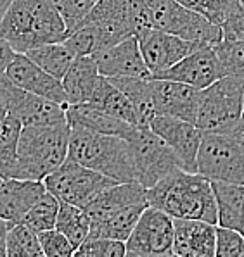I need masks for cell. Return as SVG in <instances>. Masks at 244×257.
I'll use <instances>...</instances> for the list:
<instances>
[{
	"instance_id": "1",
	"label": "cell",
	"mask_w": 244,
	"mask_h": 257,
	"mask_svg": "<svg viewBox=\"0 0 244 257\" xmlns=\"http://www.w3.org/2000/svg\"><path fill=\"white\" fill-rule=\"evenodd\" d=\"M147 204L172 217L218 223L211 180L199 173L177 169L145 190Z\"/></svg>"
},
{
	"instance_id": "2",
	"label": "cell",
	"mask_w": 244,
	"mask_h": 257,
	"mask_svg": "<svg viewBox=\"0 0 244 257\" xmlns=\"http://www.w3.org/2000/svg\"><path fill=\"white\" fill-rule=\"evenodd\" d=\"M0 37L14 52L25 54L45 43L64 42L68 28L49 0H13L0 25Z\"/></svg>"
},
{
	"instance_id": "3",
	"label": "cell",
	"mask_w": 244,
	"mask_h": 257,
	"mask_svg": "<svg viewBox=\"0 0 244 257\" xmlns=\"http://www.w3.org/2000/svg\"><path fill=\"white\" fill-rule=\"evenodd\" d=\"M68 157L118 183L137 181L132 150L125 137L69 128Z\"/></svg>"
},
{
	"instance_id": "4",
	"label": "cell",
	"mask_w": 244,
	"mask_h": 257,
	"mask_svg": "<svg viewBox=\"0 0 244 257\" xmlns=\"http://www.w3.org/2000/svg\"><path fill=\"white\" fill-rule=\"evenodd\" d=\"M68 121L57 124L23 126L13 178L43 181V178L68 159Z\"/></svg>"
},
{
	"instance_id": "5",
	"label": "cell",
	"mask_w": 244,
	"mask_h": 257,
	"mask_svg": "<svg viewBox=\"0 0 244 257\" xmlns=\"http://www.w3.org/2000/svg\"><path fill=\"white\" fill-rule=\"evenodd\" d=\"M80 25L96 28L101 49L130 37H139L144 30L151 28L147 0H97Z\"/></svg>"
},
{
	"instance_id": "6",
	"label": "cell",
	"mask_w": 244,
	"mask_h": 257,
	"mask_svg": "<svg viewBox=\"0 0 244 257\" xmlns=\"http://www.w3.org/2000/svg\"><path fill=\"white\" fill-rule=\"evenodd\" d=\"M244 105V76L225 74L201 90L194 124L201 132L229 133L241 122Z\"/></svg>"
},
{
	"instance_id": "7",
	"label": "cell",
	"mask_w": 244,
	"mask_h": 257,
	"mask_svg": "<svg viewBox=\"0 0 244 257\" xmlns=\"http://www.w3.org/2000/svg\"><path fill=\"white\" fill-rule=\"evenodd\" d=\"M125 138L128 140L132 150L137 181L145 190L170 173L182 169L179 156L149 126H133V130Z\"/></svg>"
},
{
	"instance_id": "8",
	"label": "cell",
	"mask_w": 244,
	"mask_h": 257,
	"mask_svg": "<svg viewBox=\"0 0 244 257\" xmlns=\"http://www.w3.org/2000/svg\"><path fill=\"white\" fill-rule=\"evenodd\" d=\"M151 26L177 35L184 40L216 45L222 42V30L204 16L189 9L179 0H147Z\"/></svg>"
},
{
	"instance_id": "9",
	"label": "cell",
	"mask_w": 244,
	"mask_h": 257,
	"mask_svg": "<svg viewBox=\"0 0 244 257\" xmlns=\"http://www.w3.org/2000/svg\"><path fill=\"white\" fill-rule=\"evenodd\" d=\"M196 164L211 181L244 185V150L230 133L203 132Z\"/></svg>"
},
{
	"instance_id": "10",
	"label": "cell",
	"mask_w": 244,
	"mask_h": 257,
	"mask_svg": "<svg viewBox=\"0 0 244 257\" xmlns=\"http://www.w3.org/2000/svg\"><path fill=\"white\" fill-rule=\"evenodd\" d=\"M118 181L74 163L68 157L57 169L43 178L47 192L57 197L61 202H68L84 209L108 187Z\"/></svg>"
},
{
	"instance_id": "11",
	"label": "cell",
	"mask_w": 244,
	"mask_h": 257,
	"mask_svg": "<svg viewBox=\"0 0 244 257\" xmlns=\"http://www.w3.org/2000/svg\"><path fill=\"white\" fill-rule=\"evenodd\" d=\"M173 217L152 205L142 211L135 228L127 238V255L133 257H172L173 255Z\"/></svg>"
},
{
	"instance_id": "12",
	"label": "cell",
	"mask_w": 244,
	"mask_h": 257,
	"mask_svg": "<svg viewBox=\"0 0 244 257\" xmlns=\"http://www.w3.org/2000/svg\"><path fill=\"white\" fill-rule=\"evenodd\" d=\"M0 93L7 114L16 117L23 126L57 124L66 122V105L14 85L6 74L0 76Z\"/></svg>"
},
{
	"instance_id": "13",
	"label": "cell",
	"mask_w": 244,
	"mask_h": 257,
	"mask_svg": "<svg viewBox=\"0 0 244 257\" xmlns=\"http://www.w3.org/2000/svg\"><path fill=\"white\" fill-rule=\"evenodd\" d=\"M222 62L213 45H201L194 52L180 59L172 68L161 71L152 78H163V80H173L191 85L198 90H204L213 85L216 80L225 76Z\"/></svg>"
},
{
	"instance_id": "14",
	"label": "cell",
	"mask_w": 244,
	"mask_h": 257,
	"mask_svg": "<svg viewBox=\"0 0 244 257\" xmlns=\"http://www.w3.org/2000/svg\"><path fill=\"white\" fill-rule=\"evenodd\" d=\"M137 38H139L140 54L144 57L145 66L151 71V76L172 68L180 59L204 45V43L184 40L177 35L156 30L152 26L144 30Z\"/></svg>"
},
{
	"instance_id": "15",
	"label": "cell",
	"mask_w": 244,
	"mask_h": 257,
	"mask_svg": "<svg viewBox=\"0 0 244 257\" xmlns=\"http://www.w3.org/2000/svg\"><path fill=\"white\" fill-rule=\"evenodd\" d=\"M149 128L163 138L179 156L182 169L191 173H198V150L201 145L203 132L191 121L179 119L173 116L156 114L149 122Z\"/></svg>"
},
{
	"instance_id": "16",
	"label": "cell",
	"mask_w": 244,
	"mask_h": 257,
	"mask_svg": "<svg viewBox=\"0 0 244 257\" xmlns=\"http://www.w3.org/2000/svg\"><path fill=\"white\" fill-rule=\"evenodd\" d=\"M152 107L156 114L173 116L194 122L199 107L201 90L191 85L163 78H149Z\"/></svg>"
},
{
	"instance_id": "17",
	"label": "cell",
	"mask_w": 244,
	"mask_h": 257,
	"mask_svg": "<svg viewBox=\"0 0 244 257\" xmlns=\"http://www.w3.org/2000/svg\"><path fill=\"white\" fill-rule=\"evenodd\" d=\"M92 57L96 59L99 73L106 78H151V71L144 62L137 37L101 49Z\"/></svg>"
},
{
	"instance_id": "18",
	"label": "cell",
	"mask_w": 244,
	"mask_h": 257,
	"mask_svg": "<svg viewBox=\"0 0 244 257\" xmlns=\"http://www.w3.org/2000/svg\"><path fill=\"white\" fill-rule=\"evenodd\" d=\"M6 76L14 85L21 86L28 92L42 95V97L50 98L59 104H66V93L61 80L43 71L26 54L16 52L14 59L6 69Z\"/></svg>"
},
{
	"instance_id": "19",
	"label": "cell",
	"mask_w": 244,
	"mask_h": 257,
	"mask_svg": "<svg viewBox=\"0 0 244 257\" xmlns=\"http://www.w3.org/2000/svg\"><path fill=\"white\" fill-rule=\"evenodd\" d=\"M173 255L215 257L216 224L201 219L173 217Z\"/></svg>"
},
{
	"instance_id": "20",
	"label": "cell",
	"mask_w": 244,
	"mask_h": 257,
	"mask_svg": "<svg viewBox=\"0 0 244 257\" xmlns=\"http://www.w3.org/2000/svg\"><path fill=\"white\" fill-rule=\"evenodd\" d=\"M45 192L43 181L7 178L0 187V217L9 223H21L26 212Z\"/></svg>"
},
{
	"instance_id": "21",
	"label": "cell",
	"mask_w": 244,
	"mask_h": 257,
	"mask_svg": "<svg viewBox=\"0 0 244 257\" xmlns=\"http://www.w3.org/2000/svg\"><path fill=\"white\" fill-rule=\"evenodd\" d=\"M66 121L69 128H84L89 132L106 133V135L127 137L133 130L130 122L118 119L90 102L66 105Z\"/></svg>"
},
{
	"instance_id": "22",
	"label": "cell",
	"mask_w": 244,
	"mask_h": 257,
	"mask_svg": "<svg viewBox=\"0 0 244 257\" xmlns=\"http://www.w3.org/2000/svg\"><path fill=\"white\" fill-rule=\"evenodd\" d=\"M101 73L92 55L74 57L69 69L61 78L62 88L66 93V104H84L90 102L92 93L99 83Z\"/></svg>"
},
{
	"instance_id": "23",
	"label": "cell",
	"mask_w": 244,
	"mask_h": 257,
	"mask_svg": "<svg viewBox=\"0 0 244 257\" xmlns=\"http://www.w3.org/2000/svg\"><path fill=\"white\" fill-rule=\"evenodd\" d=\"M216 199L218 226H225L244 235V185L211 181Z\"/></svg>"
},
{
	"instance_id": "24",
	"label": "cell",
	"mask_w": 244,
	"mask_h": 257,
	"mask_svg": "<svg viewBox=\"0 0 244 257\" xmlns=\"http://www.w3.org/2000/svg\"><path fill=\"white\" fill-rule=\"evenodd\" d=\"M90 104L97 105L99 109L106 110L118 119L130 122L132 126H140L139 112H137L135 105L132 104V100L109 78L102 76V74L92 93Z\"/></svg>"
},
{
	"instance_id": "25",
	"label": "cell",
	"mask_w": 244,
	"mask_h": 257,
	"mask_svg": "<svg viewBox=\"0 0 244 257\" xmlns=\"http://www.w3.org/2000/svg\"><path fill=\"white\" fill-rule=\"evenodd\" d=\"M149 204H132L123 209L111 212L109 216L97 221H90L89 236H102V238H113L127 242L130 233L135 228L140 214Z\"/></svg>"
},
{
	"instance_id": "26",
	"label": "cell",
	"mask_w": 244,
	"mask_h": 257,
	"mask_svg": "<svg viewBox=\"0 0 244 257\" xmlns=\"http://www.w3.org/2000/svg\"><path fill=\"white\" fill-rule=\"evenodd\" d=\"M35 64H38L43 71H47L49 74L56 76L57 80H61L66 74V71L69 69L71 62L74 61V55L71 50L68 49L64 42H54V43H45V45L35 47L25 52Z\"/></svg>"
},
{
	"instance_id": "27",
	"label": "cell",
	"mask_w": 244,
	"mask_h": 257,
	"mask_svg": "<svg viewBox=\"0 0 244 257\" xmlns=\"http://www.w3.org/2000/svg\"><path fill=\"white\" fill-rule=\"evenodd\" d=\"M118 88L121 90L135 105L137 112L140 117V126H149L152 117L156 116L154 107H152L151 98V85L149 78H130V76H120V78H109Z\"/></svg>"
},
{
	"instance_id": "28",
	"label": "cell",
	"mask_w": 244,
	"mask_h": 257,
	"mask_svg": "<svg viewBox=\"0 0 244 257\" xmlns=\"http://www.w3.org/2000/svg\"><path fill=\"white\" fill-rule=\"evenodd\" d=\"M56 228L61 233H64L66 238L71 242L76 250L90 233V219L87 212L78 205L61 202L59 200V212L56 219Z\"/></svg>"
},
{
	"instance_id": "29",
	"label": "cell",
	"mask_w": 244,
	"mask_h": 257,
	"mask_svg": "<svg viewBox=\"0 0 244 257\" xmlns=\"http://www.w3.org/2000/svg\"><path fill=\"white\" fill-rule=\"evenodd\" d=\"M21 128L23 124L11 114H6V117L0 122V176L4 180L14 176Z\"/></svg>"
},
{
	"instance_id": "30",
	"label": "cell",
	"mask_w": 244,
	"mask_h": 257,
	"mask_svg": "<svg viewBox=\"0 0 244 257\" xmlns=\"http://www.w3.org/2000/svg\"><path fill=\"white\" fill-rule=\"evenodd\" d=\"M7 257H43L38 233L25 223H11L7 231Z\"/></svg>"
},
{
	"instance_id": "31",
	"label": "cell",
	"mask_w": 244,
	"mask_h": 257,
	"mask_svg": "<svg viewBox=\"0 0 244 257\" xmlns=\"http://www.w3.org/2000/svg\"><path fill=\"white\" fill-rule=\"evenodd\" d=\"M57 212H59V199L54 197L50 192H45L33 204V207L26 212L21 223L28 224L37 233H40L50 230V228H56Z\"/></svg>"
},
{
	"instance_id": "32",
	"label": "cell",
	"mask_w": 244,
	"mask_h": 257,
	"mask_svg": "<svg viewBox=\"0 0 244 257\" xmlns=\"http://www.w3.org/2000/svg\"><path fill=\"white\" fill-rule=\"evenodd\" d=\"M78 257H123L127 255V245L121 240L87 236L85 242L74 250Z\"/></svg>"
},
{
	"instance_id": "33",
	"label": "cell",
	"mask_w": 244,
	"mask_h": 257,
	"mask_svg": "<svg viewBox=\"0 0 244 257\" xmlns=\"http://www.w3.org/2000/svg\"><path fill=\"white\" fill-rule=\"evenodd\" d=\"M64 43L76 57L78 55H94L101 50L97 31L90 25H80L73 31H69L68 37L64 38Z\"/></svg>"
},
{
	"instance_id": "34",
	"label": "cell",
	"mask_w": 244,
	"mask_h": 257,
	"mask_svg": "<svg viewBox=\"0 0 244 257\" xmlns=\"http://www.w3.org/2000/svg\"><path fill=\"white\" fill-rule=\"evenodd\" d=\"M215 50L227 74L244 76V40H222Z\"/></svg>"
},
{
	"instance_id": "35",
	"label": "cell",
	"mask_w": 244,
	"mask_h": 257,
	"mask_svg": "<svg viewBox=\"0 0 244 257\" xmlns=\"http://www.w3.org/2000/svg\"><path fill=\"white\" fill-rule=\"evenodd\" d=\"M49 2L64 19L69 33L74 28L80 26V23L87 18V14L94 9L97 0H49Z\"/></svg>"
},
{
	"instance_id": "36",
	"label": "cell",
	"mask_w": 244,
	"mask_h": 257,
	"mask_svg": "<svg viewBox=\"0 0 244 257\" xmlns=\"http://www.w3.org/2000/svg\"><path fill=\"white\" fill-rule=\"evenodd\" d=\"M179 2L184 4L189 9L204 16L213 25L220 26L230 7L235 6L237 2H241V0H179Z\"/></svg>"
},
{
	"instance_id": "37",
	"label": "cell",
	"mask_w": 244,
	"mask_h": 257,
	"mask_svg": "<svg viewBox=\"0 0 244 257\" xmlns=\"http://www.w3.org/2000/svg\"><path fill=\"white\" fill-rule=\"evenodd\" d=\"M40 247L43 252V257H69L74 255V247L71 245L64 233H61L57 228L38 233Z\"/></svg>"
},
{
	"instance_id": "38",
	"label": "cell",
	"mask_w": 244,
	"mask_h": 257,
	"mask_svg": "<svg viewBox=\"0 0 244 257\" xmlns=\"http://www.w3.org/2000/svg\"><path fill=\"white\" fill-rule=\"evenodd\" d=\"M244 255V235L216 224L215 257H241Z\"/></svg>"
},
{
	"instance_id": "39",
	"label": "cell",
	"mask_w": 244,
	"mask_h": 257,
	"mask_svg": "<svg viewBox=\"0 0 244 257\" xmlns=\"http://www.w3.org/2000/svg\"><path fill=\"white\" fill-rule=\"evenodd\" d=\"M222 40H244V6L237 2L225 14L222 25Z\"/></svg>"
},
{
	"instance_id": "40",
	"label": "cell",
	"mask_w": 244,
	"mask_h": 257,
	"mask_svg": "<svg viewBox=\"0 0 244 257\" xmlns=\"http://www.w3.org/2000/svg\"><path fill=\"white\" fill-rule=\"evenodd\" d=\"M14 49L9 45V42L7 40H4L2 37H0V76L2 74H6V69H7V66L11 64V61L14 59Z\"/></svg>"
},
{
	"instance_id": "41",
	"label": "cell",
	"mask_w": 244,
	"mask_h": 257,
	"mask_svg": "<svg viewBox=\"0 0 244 257\" xmlns=\"http://www.w3.org/2000/svg\"><path fill=\"white\" fill-rule=\"evenodd\" d=\"M9 221L0 217V257H7V231H9Z\"/></svg>"
},
{
	"instance_id": "42",
	"label": "cell",
	"mask_w": 244,
	"mask_h": 257,
	"mask_svg": "<svg viewBox=\"0 0 244 257\" xmlns=\"http://www.w3.org/2000/svg\"><path fill=\"white\" fill-rule=\"evenodd\" d=\"M229 133L235 138V140H237V144L241 145L242 150H244V122L241 121V122H239V124L235 126V128L232 130V132H229Z\"/></svg>"
},
{
	"instance_id": "43",
	"label": "cell",
	"mask_w": 244,
	"mask_h": 257,
	"mask_svg": "<svg viewBox=\"0 0 244 257\" xmlns=\"http://www.w3.org/2000/svg\"><path fill=\"white\" fill-rule=\"evenodd\" d=\"M11 4H13V0H0V25H2V19L6 16L7 9L11 7Z\"/></svg>"
},
{
	"instance_id": "44",
	"label": "cell",
	"mask_w": 244,
	"mask_h": 257,
	"mask_svg": "<svg viewBox=\"0 0 244 257\" xmlns=\"http://www.w3.org/2000/svg\"><path fill=\"white\" fill-rule=\"evenodd\" d=\"M6 114H7V109H6V104H4L2 93H0V122H2L4 117H6Z\"/></svg>"
},
{
	"instance_id": "45",
	"label": "cell",
	"mask_w": 244,
	"mask_h": 257,
	"mask_svg": "<svg viewBox=\"0 0 244 257\" xmlns=\"http://www.w3.org/2000/svg\"><path fill=\"white\" fill-rule=\"evenodd\" d=\"M241 121L244 122V105H242V116H241Z\"/></svg>"
},
{
	"instance_id": "46",
	"label": "cell",
	"mask_w": 244,
	"mask_h": 257,
	"mask_svg": "<svg viewBox=\"0 0 244 257\" xmlns=\"http://www.w3.org/2000/svg\"><path fill=\"white\" fill-rule=\"evenodd\" d=\"M2 183H4V178H2V176H0V187H2Z\"/></svg>"
},
{
	"instance_id": "47",
	"label": "cell",
	"mask_w": 244,
	"mask_h": 257,
	"mask_svg": "<svg viewBox=\"0 0 244 257\" xmlns=\"http://www.w3.org/2000/svg\"><path fill=\"white\" fill-rule=\"evenodd\" d=\"M241 4H242V6H244V0H241Z\"/></svg>"
}]
</instances>
